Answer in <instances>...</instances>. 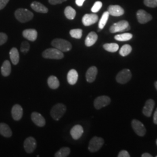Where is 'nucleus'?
<instances>
[{
    "label": "nucleus",
    "instance_id": "nucleus-2",
    "mask_svg": "<svg viewBox=\"0 0 157 157\" xmlns=\"http://www.w3.org/2000/svg\"><path fill=\"white\" fill-rule=\"evenodd\" d=\"M51 45L62 52H67L72 49V44L67 40L62 39H56L52 40Z\"/></svg>",
    "mask_w": 157,
    "mask_h": 157
},
{
    "label": "nucleus",
    "instance_id": "nucleus-40",
    "mask_svg": "<svg viewBox=\"0 0 157 157\" xmlns=\"http://www.w3.org/2000/svg\"><path fill=\"white\" fill-rule=\"evenodd\" d=\"M9 1L10 0H0V10L4 9Z\"/></svg>",
    "mask_w": 157,
    "mask_h": 157
},
{
    "label": "nucleus",
    "instance_id": "nucleus-1",
    "mask_svg": "<svg viewBox=\"0 0 157 157\" xmlns=\"http://www.w3.org/2000/svg\"><path fill=\"white\" fill-rule=\"evenodd\" d=\"M15 16L20 22L25 23L33 19V13L27 9L19 8L15 12Z\"/></svg>",
    "mask_w": 157,
    "mask_h": 157
},
{
    "label": "nucleus",
    "instance_id": "nucleus-25",
    "mask_svg": "<svg viewBox=\"0 0 157 157\" xmlns=\"http://www.w3.org/2000/svg\"><path fill=\"white\" fill-rule=\"evenodd\" d=\"M10 59L13 65H17L19 62V54L17 48H12L10 52Z\"/></svg>",
    "mask_w": 157,
    "mask_h": 157
},
{
    "label": "nucleus",
    "instance_id": "nucleus-34",
    "mask_svg": "<svg viewBox=\"0 0 157 157\" xmlns=\"http://www.w3.org/2000/svg\"><path fill=\"white\" fill-rule=\"evenodd\" d=\"M30 50V44L27 41H23L21 46V51L22 52L26 54Z\"/></svg>",
    "mask_w": 157,
    "mask_h": 157
},
{
    "label": "nucleus",
    "instance_id": "nucleus-7",
    "mask_svg": "<svg viewBox=\"0 0 157 157\" xmlns=\"http://www.w3.org/2000/svg\"><path fill=\"white\" fill-rule=\"evenodd\" d=\"M132 78V73L128 69H124L120 71L116 76V80L120 84H125L128 83Z\"/></svg>",
    "mask_w": 157,
    "mask_h": 157
},
{
    "label": "nucleus",
    "instance_id": "nucleus-22",
    "mask_svg": "<svg viewBox=\"0 0 157 157\" xmlns=\"http://www.w3.org/2000/svg\"><path fill=\"white\" fill-rule=\"evenodd\" d=\"M78 79V73L75 69H71L69 71L67 75L68 83L71 85L76 84Z\"/></svg>",
    "mask_w": 157,
    "mask_h": 157
},
{
    "label": "nucleus",
    "instance_id": "nucleus-6",
    "mask_svg": "<svg viewBox=\"0 0 157 157\" xmlns=\"http://www.w3.org/2000/svg\"><path fill=\"white\" fill-rule=\"evenodd\" d=\"M104 143V140L102 138L98 137H94L90 141L89 144V150L90 152H94L98 151Z\"/></svg>",
    "mask_w": 157,
    "mask_h": 157
},
{
    "label": "nucleus",
    "instance_id": "nucleus-21",
    "mask_svg": "<svg viewBox=\"0 0 157 157\" xmlns=\"http://www.w3.org/2000/svg\"><path fill=\"white\" fill-rule=\"evenodd\" d=\"M98 39V36L95 32H91L89 33L85 40V45L87 47H91L94 45Z\"/></svg>",
    "mask_w": 157,
    "mask_h": 157
},
{
    "label": "nucleus",
    "instance_id": "nucleus-16",
    "mask_svg": "<svg viewBox=\"0 0 157 157\" xmlns=\"http://www.w3.org/2000/svg\"><path fill=\"white\" fill-rule=\"evenodd\" d=\"M12 116L15 121H19L23 116V108L20 105L15 104L12 108Z\"/></svg>",
    "mask_w": 157,
    "mask_h": 157
},
{
    "label": "nucleus",
    "instance_id": "nucleus-38",
    "mask_svg": "<svg viewBox=\"0 0 157 157\" xmlns=\"http://www.w3.org/2000/svg\"><path fill=\"white\" fill-rule=\"evenodd\" d=\"M67 1V0H48V2L52 5H57L62 4L63 2H65Z\"/></svg>",
    "mask_w": 157,
    "mask_h": 157
},
{
    "label": "nucleus",
    "instance_id": "nucleus-36",
    "mask_svg": "<svg viewBox=\"0 0 157 157\" xmlns=\"http://www.w3.org/2000/svg\"><path fill=\"white\" fill-rule=\"evenodd\" d=\"M144 3L147 6L150 8L157 6V0H144Z\"/></svg>",
    "mask_w": 157,
    "mask_h": 157
},
{
    "label": "nucleus",
    "instance_id": "nucleus-46",
    "mask_svg": "<svg viewBox=\"0 0 157 157\" xmlns=\"http://www.w3.org/2000/svg\"><path fill=\"white\" fill-rule=\"evenodd\" d=\"M156 157H157V156H156Z\"/></svg>",
    "mask_w": 157,
    "mask_h": 157
},
{
    "label": "nucleus",
    "instance_id": "nucleus-29",
    "mask_svg": "<svg viewBox=\"0 0 157 157\" xmlns=\"http://www.w3.org/2000/svg\"><path fill=\"white\" fill-rule=\"evenodd\" d=\"M109 13L108 11L105 12L101 17L100 22L98 23V28L100 29H102L104 28V26H105V25L107 24V21L108 20L109 18Z\"/></svg>",
    "mask_w": 157,
    "mask_h": 157
},
{
    "label": "nucleus",
    "instance_id": "nucleus-35",
    "mask_svg": "<svg viewBox=\"0 0 157 157\" xmlns=\"http://www.w3.org/2000/svg\"><path fill=\"white\" fill-rule=\"evenodd\" d=\"M102 6V3L101 2V1H97L94 3V4L93 5V7L91 8V11L93 13H96V12L100 11Z\"/></svg>",
    "mask_w": 157,
    "mask_h": 157
},
{
    "label": "nucleus",
    "instance_id": "nucleus-19",
    "mask_svg": "<svg viewBox=\"0 0 157 157\" xmlns=\"http://www.w3.org/2000/svg\"><path fill=\"white\" fill-rule=\"evenodd\" d=\"M23 36L31 41H34L37 39V32L33 29H26L23 32Z\"/></svg>",
    "mask_w": 157,
    "mask_h": 157
},
{
    "label": "nucleus",
    "instance_id": "nucleus-13",
    "mask_svg": "<svg viewBox=\"0 0 157 157\" xmlns=\"http://www.w3.org/2000/svg\"><path fill=\"white\" fill-rule=\"evenodd\" d=\"M31 118L34 124L39 127H43L45 124V119L38 112H33L32 113Z\"/></svg>",
    "mask_w": 157,
    "mask_h": 157
},
{
    "label": "nucleus",
    "instance_id": "nucleus-45",
    "mask_svg": "<svg viewBox=\"0 0 157 157\" xmlns=\"http://www.w3.org/2000/svg\"><path fill=\"white\" fill-rule=\"evenodd\" d=\"M156 143H157V141H156Z\"/></svg>",
    "mask_w": 157,
    "mask_h": 157
},
{
    "label": "nucleus",
    "instance_id": "nucleus-42",
    "mask_svg": "<svg viewBox=\"0 0 157 157\" xmlns=\"http://www.w3.org/2000/svg\"><path fill=\"white\" fill-rule=\"evenodd\" d=\"M153 120H154V124H157V108L156 109V110H155V112H154Z\"/></svg>",
    "mask_w": 157,
    "mask_h": 157
},
{
    "label": "nucleus",
    "instance_id": "nucleus-39",
    "mask_svg": "<svg viewBox=\"0 0 157 157\" xmlns=\"http://www.w3.org/2000/svg\"><path fill=\"white\" fill-rule=\"evenodd\" d=\"M118 157H130L129 152L126 150H122L118 154Z\"/></svg>",
    "mask_w": 157,
    "mask_h": 157
},
{
    "label": "nucleus",
    "instance_id": "nucleus-30",
    "mask_svg": "<svg viewBox=\"0 0 157 157\" xmlns=\"http://www.w3.org/2000/svg\"><path fill=\"white\" fill-rule=\"evenodd\" d=\"M105 50L110 52H115L119 50V45L116 43H107L103 45Z\"/></svg>",
    "mask_w": 157,
    "mask_h": 157
},
{
    "label": "nucleus",
    "instance_id": "nucleus-17",
    "mask_svg": "<svg viewBox=\"0 0 157 157\" xmlns=\"http://www.w3.org/2000/svg\"><path fill=\"white\" fill-rule=\"evenodd\" d=\"M83 129L81 125L77 124L74 126L71 130V135L74 140H78L83 133Z\"/></svg>",
    "mask_w": 157,
    "mask_h": 157
},
{
    "label": "nucleus",
    "instance_id": "nucleus-41",
    "mask_svg": "<svg viewBox=\"0 0 157 157\" xmlns=\"http://www.w3.org/2000/svg\"><path fill=\"white\" fill-rule=\"evenodd\" d=\"M85 0H76V4L78 6H82L83 5Z\"/></svg>",
    "mask_w": 157,
    "mask_h": 157
},
{
    "label": "nucleus",
    "instance_id": "nucleus-33",
    "mask_svg": "<svg viewBox=\"0 0 157 157\" xmlns=\"http://www.w3.org/2000/svg\"><path fill=\"white\" fill-rule=\"evenodd\" d=\"M82 33H83V31L80 29H72L69 32L70 35L72 37L75 38V39H81V37L82 36Z\"/></svg>",
    "mask_w": 157,
    "mask_h": 157
},
{
    "label": "nucleus",
    "instance_id": "nucleus-11",
    "mask_svg": "<svg viewBox=\"0 0 157 157\" xmlns=\"http://www.w3.org/2000/svg\"><path fill=\"white\" fill-rule=\"evenodd\" d=\"M98 20V17L94 13H87L82 18V22L84 26H89L97 22Z\"/></svg>",
    "mask_w": 157,
    "mask_h": 157
},
{
    "label": "nucleus",
    "instance_id": "nucleus-37",
    "mask_svg": "<svg viewBox=\"0 0 157 157\" xmlns=\"http://www.w3.org/2000/svg\"><path fill=\"white\" fill-rule=\"evenodd\" d=\"M8 40V36L4 33H0V45L5 44Z\"/></svg>",
    "mask_w": 157,
    "mask_h": 157
},
{
    "label": "nucleus",
    "instance_id": "nucleus-10",
    "mask_svg": "<svg viewBox=\"0 0 157 157\" xmlns=\"http://www.w3.org/2000/svg\"><path fill=\"white\" fill-rule=\"evenodd\" d=\"M37 146L36 141L32 137H29L24 142V148L28 153H32Z\"/></svg>",
    "mask_w": 157,
    "mask_h": 157
},
{
    "label": "nucleus",
    "instance_id": "nucleus-27",
    "mask_svg": "<svg viewBox=\"0 0 157 157\" xmlns=\"http://www.w3.org/2000/svg\"><path fill=\"white\" fill-rule=\"evenodd\" d=\"M64 13H65V17H67V18L68 19L73 20L76 17V12L72 7L68 6L65 9Z\"/></svg>",
    "mask_w": 157,
    "mask_h": 157
},
{
    "label": "nucleus",
    "instance_id": "nucleus-44",
    "mask_svg": "<svg viewBox=\"0 0 157 157\" xmlns=\"http://www.w3.org/2000/svg\"><path fill=\"white\" fill-rule=\"evenodd\" d=\"M154 85H155V89H157V81H156L155 82V83H154Z\"/></svg>",
    "mask_w": 157,
    "mask_h": 157
},
{
    "label": "nucleus",
    "instance_id": "nucleus-23",
    "mask_svg": "<svg viewBox=\"0 0 157 157\" xmlns=\"http://www.w3.org/2000/svg\"><path fill=\"white\" fill-rule=\"evenodd\" d=\"M0 134L5 137H10L12 135V132L7 124L0 123Z\"/></svg>",
    "mask_w": 157,
    "mask_h": 157
},
{
    "label": "nucleus",
    "instance_id": "nucleus-43",
    "mask_svg": "<svg viewBox=\"0 0 157 157\" xmlns=\"http://www.w3.org/2000/svg\"><path fill=\"white\" fill-rule=\"evenodd\" d=\"M142 157H152V155L148 153H144L141 155Z\"/></svg>",
    "mask_w": 157,
    "mask_h": 157
},
{
    "label": "nucleus",
    "instance_id": "nucleus-31",
    "mask_svg": "<svg viewBox=\"0 0 157 157\" xmlns=\"http://www.w3.org/2000/svg\"><path fill=\"white\" fill-rule=\"evenodd\" d=\"M71 150L68 147H63L55 154L56 157H67L69 155Z\"/></svg>",
    "mask_w": 157,
    "mask_h": 157
},
{
    "label": "nucleus",
    "instance_id": "nucleus-15",
    "mask_svg": "<svg viewBox=\"0 0 157 157\" xmlns=\"http://www.w3.org/2000/svg\"><path fill=\"white\" fill-rule=\"evenodd\" d=\"M155 102L152 99H149L146 101L145 105L143 109V114L147 117H150L151 115L152 112L154 108Z\"/></svg>",
    "mask_w": 157,
    "mask_h": 157
},
{
    "label": "nucleus",
    "instance_id": "nucleus-14",
    "mask_svg": "<svg viewBox=\"0 0 157 157\" xmlns=\"http://www.w3.org/2000/svg\"><path fill=\"white\" fill-rule=\"evenodd\" d=\"M108 12L109 15L113 17H120L124 14V10L119 6L115 5V6H109L108 8Z\"/></svg>",
    "mask_w": 157,
    "mask_h": 157
},
{
    "label": "nucleus",
    "instance_id": "nucleus-5",
    "mask_svg": "<svg viewBox=\"0 0 157 157\" xmlns=\"http://www.w3.org/2000/svg\"><path fill=\"white\" fill-rule=\"evenodd\" d=\"M129 23L126 21H121L113 24L109 29V31L112 33L122 32L130 30Z\"/></svg>",
    "mask_w": 157,
    "mask_h": 157
},
{
    "label": "nucleus",
    "instance_id": "nucleus-8",
    "mask_svg": "<svg viewBox=\"0 0 157 157\" xmlns=\"http://www.w3.org/2000/svg\"><path fill=\"white\" fill-rule=\"evenodd\" d=\"M111 102V98L106 96L102 95L96 98L94 102V105L97 109H100L103 107L108 105Z\"/></svg>",
    "mask_w": 157,
    "mask_h": 157
},
{
    "label": "nucleus",
    "instance_id": "nucleus-9",
    "mask_svg": "<svg viewBox=\"0 0 157 157\" xmlns=\"http://www.w3.org/2000/svg\"><path fill=\"white\" fill-rule=\"evenodd\" d=\"M132 126L135 133L138 136L142 137L146 134V128L140 121L137 119H133L132 122Z\"/></svg>",
    "mask_w": 157,
    "mask_h": 157
},
{
    "label": "nucleus",
    "instance_id": "nucleus-28",
    "mask_svg": "<svg viewBox=\"0 0 157 157\" xmlns=\"http://www.w3.org/2000/svg\"><path fill=\"white\" fill-rule=\"evenodd\" d=\"M133 37L132 34L129 33H124L116 35L114 38L115 39L119 41H129Z\"/></svg>",
    "mask_w": 157,
    "mask_h": 157
},
{
    "label": "nucleus",
    "instance_id": "nucleus-20",
    "mask_svg": "<svg viewBox=\"0 0 157 157\" xmlns=\"http://www.w3.org/2000/svg\"><path fill=\"white\" fill-rule=\"evenodd\" d=\"M30 6H31V8L34 11H35L37 12L45 13H47L48 11V8L39 2L34 1L31 4Z\"/></svg>",
    "mask_w": 157,
    "mask_h": 157
},
{
    "label": "nucleus",
    "instance_id": "nucleus-32",
    "mask_svg": "<svg viewBox=\"0 0 157 157\" xmlns=\"http://www.w3.org/2000/svg\"><path fill=\"white\" fill-rule=\"evenodd\" d=\"M132 50V48L129 44H125L123 45L119 51V54L122 56H128Z\"/></svg>",
    "mask_w": 157,
    "mask_h": 157
},
{
    "label": "nucleus",
    "instance_id": "nucleus-18",
    "mask_svg": "<svg viewBox=\"0 0 157 157\" xmlns=\"http://www.w3.org/2000/svg\"><path fill=\"white\" fill-rule=\"evenodd\" d=\"M97 73H98L97 68L94 66L91 67L90 68H89L86 74V78L87 81L89 83L93 82L96 78Z\"/></svg>",
    "mask_w": 157,
    "mask_h": 157
},
{
    "label": "nucleus",
    "instance_id": "nucleus-3",
    "mask_svg": "<svg viewBox=\"0 0 157 157\" xmlns=\"http://www.w3.org/2000/svg\"><path fill=\"white\" fill-rule=\"evenodd\" d=\"M67 111V107L61 103H58L52 108L51 115L52 118L56 121H59Z\"/></svg>",
    "mask_w": 157,
    "mask_h": 157
},
{
    "label": "nucleus",
    "instance_id": "nucleus-12",
    "mask_svg": "<svg viewBox=\"0 0 157 157\" xmlns=\"http://www.w3.org/2000/svg\"><path fill=\"white\" fill-rule=\"evenodd\" d=\"M137 18L139 22L144 24L150 21L152 19V16L143 10H140L137 12Z\"/></svg>",
    "mask_w": 157,
    "mask_h": 157
},
{
    "label": "nucleus",
    "instance_id": "nucleus-4",
    "mask_svg": "<svg viewBox=\"0 0 157 157\" xmlns=\"http://www.w3.org/2000/svg\"><path fill=\"white\" fill-rule=\"evenodd\" d=\"M42 56L43 58L47 59H61L64 56L63 52L61 51L57 48H52L45 50Z\"/></svg>",
    "mask_w": 157,
    "mask_h": 157
},
{
    "label": "nucleus",
    "instance_id": "nucleus-26",
    "mask_svg": "<svg viewBox=\"0 0 157 157\" xmlns=\"http://www.w3.org/2000/svg\"><path fill=\"white\" fill-rule=\"evenodd\" d=\"M48 86L52 89H56L59 86V82L55 76H51L47 80Z\"/></svg>",
    "mask_w": 157,
    "mask_h": 157
},
{
    "label": "nucleus",
    "instance_id": "nucleus-24",
    "mask_svg": "<svg viewBox=\"0 0 157 157\" xmlns=\"http://www.w3.org/2000/svg\"><path fill=\"white\" fill-rule=\"evenodd\" d=\"M1 70L2 76L5 77L8 76L11 72V65L10 62L8 60H6L3 62Z\"/></svg>",
    "mask_w": 157,
    "mask_h": 157
}]
</instances>
